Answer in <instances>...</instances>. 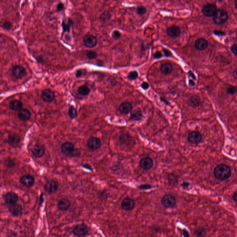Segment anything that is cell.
<instances>
[{
  "mask_svg": "<svg viewBox=\"0 0 237 237\" xmlns=\"http://www.w3.org/2000/svg\"><path fill=\"white\" fill-rule=\"evenodd\" d=\"M214 177L217 179L224 181L228 179L232 174L230 167L225 164H220L217 165L213 171Z\"/></svg>",
  "mask_w": 237,
  "mask_h": 237,
  "instance_id": "1",
  "label": "cell"
},
{
  "mask_svg": "<svg viewBox=\"0 0 237 237\" xmlns=\"http://www.w3.org/2000/svg\"><path fill=\"white\" fill-rule=\"evenodd\" d=\"M228 19L227 12L224 9H219L213 17L214 23L217 25H223L227 21Z\"/></svg>",
  "mask_w": 237,
  "mask_h": 237,
  "instance_id": "2",
  "label": "cell"
},
{
  "mask_svg": "<svg viewBox=\"0 0 237 237\" xmlns=\"http://www.w3.org/2000/svg\"><path fill=\"white\" fill-rule=\"evenodd\" d=\"M217 11L216 4L209 3L205 5L202 8V12L204 16L207 17H213Z\"/></svg>",
  "mask_w": 237,
  "mask_h": 237,
  "instance_id": "3",
  "label": "cell"
},
{
  "mask_svg": "<svg viewBox=\"0 0 237 237\" xmlns=\"http://www.w3.org/2000/svg\"><path fill=\"white\" fill-rule=\"evenodd\" d=\"M58 183L56 180L51 179L47 182L44 185V189L49 194L55 193L58 190Z\"/></svg>",
  "mask_w": 237,
  "mask_h": 237,
  "instance_id": "4",
  "label": "cell"
},
{
  "mask_svg": "<svg viewBox=\"0 0 237 237\" xmlns=\"http://www.w3.org/2000/svg\"><path fill=\"white\" fill-rule=\"evenodd\" d=\"M161 203L164 207L170 208L175 206L176 203V198L173 195L167 194L162 198Z\"/></svg>",
  "mask_w": 237,
  "mask_h": 237,
  "instance_id": "5",
  "label": "cell"
},
{
  "mask_svg": "<svg viewBox=\"0 0 237 237\" xmlns=\"http://www.w3.org/2000/svg\"><path fill=\"white\" fill-rule=\"evenodd\" d=\"M72 232L74 235L78 237L84 236L88 233V228L85 225L80 224L74 226L72 230Z\"/></svg>",
  "mask_w": 237,
  "mask_h": 237,
  "instance_id": "6",
  "label": "cell"
},
{
  "mask_svg": "<svg viewBox=\"0 0 237 237\" xmlns=\"http://www.w3.org/2000/svg\"><path fill=\"white\" fill-rule=\"evenodd\" d=\"M83 42L84 46L89 48L95 47L97 44V40L96 37L91 34H87L83 38Z\"/></svg>",
  "mask_w": 237,
  "mask_h": 237,
  "instance_id": "7",
  "label": "cell"
},
{
  "mask_svg": "<svg viewBox=\"0 0 237 237\" xmlns=\"http://www.w3.org/2000/svg\"><path fill=\"white\" fill-rule=\"evenodd\" d=\"M61 149L62 152L64 155L72 157V155H73L76 149L75 148L74 144L72 143L67 142L64 143L62 145Z\"/></svg>",
  "mask_w": 237,
  "mask_h": 237,
  "instance_id": "8",
  "label": "cell"
},
{
  "mask_svg": "<svg viewBox=\"0 0 237 237\" xmlns=\"http://www.w3.org/2000/svg\"><path fill=\"white\" fill-rule=\"evenodd\" d=\"M101 144L102 143L100 139L98 138L94 137L90 138L88 139L87 142L88 148L92 151H96L99 149L101 147Z\"/></svg>",
  "mask_w": 237,
  "mask_h": 237,
  "instance_id": "9",
  "label": "cell"
},
{
  "mask_svg": "<svg viewBox=\"0 0 237 237\" xmlns=\"http://www.w3.org/2000/svg\"><path fill=\"white\" fill-rule=\"evenodd\" d=\"M3 198L5 203L9 205L16 203L19 199L18 195L14 192H8L4 196Z\"/></svg>",
  "mask_w": 237,
  "mask_h": 237,
  "instance_id": "10",
  "label": "cell"
},
{
  "mask_svg": "<svg viewBox=\"0 0 237 237\" xmlns=\"http://www.w3.org/2000/svg\"><path fill=\"white\" fill-rule=\"evenodd\" d=\"M20 182L22 184L27 188H30L34 185L35 183L34 178L31 175H24L21 177Z\"/></svg>",
  "mask_w": 237,
  "mask_h": 237,
  "instance_id": "11",
  "label": "cell"
},
{
  "mask_svg": "<svg viewBox=\"0 0 237 237\" xmlns=\"http://www.w3.org/2000/svg\"><path fill=\"white\" fill-rule=\"evenodd\" d=\"M41 97L44 102H50L54 99V93L50 89H46L42 92Z\"/></svg>",
  "mask_w": 237,
  "mask_h": 237,
  "instance_id": "12",
  "label": "cell"
},
{
  "mask_svg": "<svg viewBox=\"0 0 237 237\" xmlns=\"http://www.w3.org/2000/svg\"><path fill=\"white\" fill-rule=\"evenodd\" d=\"M22 206L19 204H13L9 207V212L14 217L21 216L22 213Z\"/></svg>",
  "mask_w": 237,
  "mask_h": 237,
  "instance_id": "13",
  "label": "cell"
},
{
  "mask_svg": "<svg viewBox=\"0 0 237 237\" xmlns=\"http://www.w3.org/2000/svg\"><path fill=\"white\" fill-rule=\"evenodd\" d=\"M202 136L201 133L198 131H193L191 132L188 136L189 142L194 144H197L201 142L202 140Z\"/></svg>",
  "mask_w": 237,
  "mask_h": 237,
  "instance_id": "14",
  "label": "cell"
},
{
  "mask_svg": "<svg viewBox=\"0 0 237 237\" xmlns=\"http://www.w3.org/2000/svg\"><path fill=\"white\" fill-rule=\"evenodd\" d=\"M135 202L132 199L129 198H125L122 202L121 206L125 210H131L135 207Z\"/></svg>",
  "mask_w": 237,
  "mask_h": 237,
  "instance_id": "15",
  "label": "cell"
},
{
  "mask_svg": "<svg viewBox=\"0 0 237 237\" xmlns=\"http://www.w3.org/2000/svg\"><path fill=\"white\" fill-rule=\"evenodd\" d=\"M32 154L37 158L42 157L45 153V149L42 145L36 144L33 147L32 151Z\"/></svg>",
  "mask_w": 237,
  "mask_h": 237,
  "instance_id": "16",
  "label": "cell"
},
{
  "mask_svg": "<svg viewBox=\"0 0 237 237\" xmlns=\"http://www.w3.org/2000/svg\"><path fill=\"white\" fill-rule=\"evenodd\" d=\"M140 167L144 170L151 169L153 165V160L151 157H145L140 160L139 163Z\"/></svg>",
  "mask_w": 237,
  "mask_h": 237,
  "instance_id": "17",
  "label": "cell"
},
{
  "mask_svg": "<svg viewBox=\"0 0 237 237\" xmlns=\"http://www.w3.org/2000/svg\"><path fill=\"white\" fill-rule=\"evenodd\" d=\"M13 74L16 78L20 79L26 75V71L23 67L19 65L15 66L13 68Z\"/></svg>",
  "mask_w": 237,
  "mask_h": 237,
  "instance_id": "18",
  "label": "cell"
},
{
  "mask_svg": "<svg viewBox=\"0 0 237 237\" xmlns=\"http://www.w3.org/2000/svg\"><path fill=\"white\" fill-rule=\"evenodd\" d=\"M20 142V138L16 133H13L8 136V143L13 147H17Z\"/></svg>",
  "mask_w": 237,
  "mask_h": 237,
  "instance_id": "19",
  "label": "cell"
},
{
  "mask_svg": "<svg viewBox=\"0 0 237 237\" xmlns=\"http://www.w3.org/2000/svg\"><path fill=\"white\" fill-rule=\"evenodd\" d=\"M167 33L169 36L172 38H177L181 34V29L177 26H172L168 28Z\"/></svg>",
  "mask_w": 237,
  "mask_h": 237,
  "instance_id": "20",
  "label": "cell"
},
{
  "mask_svg": "<svg viewBox=\"0 0 237 237\" xmlns=\"http://www.w3.org/2000/svg\"><path fill=\"white\" fill-rule=\"evenodd\" d=\"M71 203L67 199H62L58 201L57 206L59 210L62 211H66L70 209Z\"/></svg>",
  "mask_w": 237,
  "mask_h": 237,
  "instance_id": "21",
  "label": "cell"
},
{
  "mask_svg": "<svg viewBox=\"0 0 237 237\" xmlns=\"http://www.w3.org/2000/svg\"><path fill=\"white\" fill-rule=\"evenodd\" d=\"M209 46L207 41L203 38H200L196 41L195 47L199 50H203L206 49Z\"/></svg>",
  "mask_w": 237,
  "mask_h": 237,
  "instance_id": "22",
  "label": "cell"
},
{
  "mask_svg": "<svg viewBox=\"0 0 237 237\" xmlns=\"http://www.w3.org/2000/svg\"><path fill=\"white\" fill-rule=\"evenodd\" d=\"M18 117L21 121H27L31 118V114L28 109H21L19 111Z\"/></svg>",
  "mask_w": 237,
  "mask_h": 237,
  "instance_id": "23",
  "label": "cell"
},
{
  "mask_svg": "<svg viewBox=\"0 0 237 237\" xmlns=\"http://www.w3.org/2000/svg\"><path fill=\"white\" fill-rule=\"evenodd\" d=\"M67 22V23H66L63 20L61 25L63 28V34L65 33H69L70 32V28L73 26V21L71 18H68Z\"/></svg>",
  "mask_w": 237,
  "mask_h": 237,
  "instance_id": "24",
  "label": "cell"
},
{
  "mask_svg": "<svg viewBox=\"0 0 237 237\" xmlns=\"http://www.w3.org/2000/svg\"><path fill=\"white\" fill-rule=\"evenodd\" d=\"M160 70L164 75H168L172 72L173 70V67L171 63H167L162 64V66H161Z\"/></svg>",
  "mask_w": 237,
  "mask_h": 237,
  "instance_id": "25",
  "label": "cell"
},
{
  "mask_svg": "<svg viewBox=\"0 0 237 237\" xmlns=\"http://www.w3.org/2000/svg\"><path fill=\"white\" fill-rule=\"evenodd\" d=\"M119 109L122 114L127 115L131 111L132 106L130 103L124 102L120 105Z\"/></svg>",
  "mask_w": 237,
  "mask_h": 237,
  "instance_id": "26",
  "label": "cell"
},
{
  "mask_svg": "<svg viewBox=\"0 0 237 237\" xmlns=\"http://www.w3.org/2000/svg\"><path fill=\"white\" fill-rule=\"evenodd\" d=\"M22 105L23 104L21 101L14 100L9 103V108L12 110L19 111L21 109Z\"/></svg>",
  "mask_w": 237,
  "mask_h": 237,
  "instance_id": "27",
  "label": "cell"
},
{
  "mask_svg": "<svg viewBox=\"0 0 237 237\" xmlns=\"http://www.w3.org/2000/svg\"><path fill=\"white\" fill-rule=\"evenodd\" d=\"M142 117V114L140 110H134L131 112V118L132 120L138 121L141 119Z\"/></svg>",
  "mask_w": 237,
  "mask_h": 237,
  "instance_id": "28",
  "label": "cell"
},
{
  "mask_svg": "<svg viewBox=\"0 0 237 237\" xmlns=\"http://www.w3.org/2000/svg\"><path fill=\"white\" fill-rule=\"evenodd\" d=\"M189 104L190 106L192 107H197L200 104V99L197 96H192L190 99L189 101Z\"/></svg>",
  "mask_w": 237,
  "mask_h": 237,
  "instance_id": "29",
  "label": "cell"
},
{
  "mask_svg": "<svg viewBox=\"0 0 237 237\" xmlns=\"http://www.w3.org/2000/svg\"><path fill=\"white\" fill-rule=\"evenodd\" d=\"M111 17V15L109 11H105L101 14L100 16V21L101 22H106L110 19Z\"/></svg>",
  "mask_w": 237,
  "mask_h": 237,
  "instance_id": "30",
  "label": "cell"
},
{
  "mask_svg": "<svg viewBox=\"0 0 237 237\" xmlns=\"http://www.w3.org/2000/svg\"><path fill=\"white\" fill-rule=\"evenodd\" d=\"M90 92V89L86 85H83L79 87L78 89V93L82 96H87Z\"/></svg>",
  "mask_w": 237,
  "mask_h": 237,
  "instance_id": "31",
  "label": "cell"
},
{
  "mask_svg": "<svg viewBox=\"0 0 237 237\" xmlns=\"http://www.w3.org/2000/svg\"><path fill=\"white\" fill-rule=\"evenodd\" d=\"M68 114L71 118H75L77 116V111L73 106H70V107Z\"/></svg>",
  "mask_w": 237,
  "mask_h": 237,
  "instance_id": "32",
  "label": "cell"
},
{
  "mask_svg": "<svg viewBox=\"0 0 237 237\" xmlns=\"http://www.w3.org/2000/svg\"><path fill=\"white\" fill-rule=\"evenodd\" d=\"M146 12H147V9L144 6H138L136 9L137 13L139 15H144Z\"/></svg>",
  "mask_w": 237,
  "mask_h": 237,
  "instance_id": "33",
  "label": "cell"
},
{
  "mask_svg": "<svg viewBox=\"0 0 237 237\" xmlns=\"http://www.w3.org/2000/svg\"><path fill=\"white\" fill-rule=\"evenodd\" d=\"M169 183L171 184H175L177 183V178L174 174H170L168 177Z\"/></svg>",
  "mask_w": 237,
  "mask_h": 237,
  "instance_id": "34",
  "label": "cell"
},
{
  "mask_svg": "<svg viewBox=\"0 0 237 237\" xmlns=\"http://www.w3.org/2000/svg\"><path fill=\"white\" fill-rule=\"evenodd\" d=\"M5 164L6 166L9 168H11V167H14L15 165V162L14 159H12V158H8V159L6 160L5 162Z\"/></svg>",
  "mask_w": 237,
  "mask_h": 237,
  "instance_id": "35",
  "label": "cell"
},
{
  "mask_svg": "<svg viewBox=\"0 0 237 237\" xmlns=\"http://www.w3.org/2000/svg\"><path fill=\"white\" fill-rule=\"evenodd\" d=\"M138 76V74L137 72L136 71H132L130 72L128 76V77L130 80H135L137 78Z\"/></svg>",
  "mask_w": 237,
  "mask_h": 237,
  "instance_id": "36",
  "label": "cell"
},
{
  "mask_svg": "<svg viewBox=\"0 0 237 237\" xmlns=\"http://www.w3.org/2000/svg\"><path fill=\"white\" fill-rule=\"evenodd\" d=\"M87 56L89 59H94L97 56V54L94 51H89L87 52Z\"/></svg>",
  "mask_w": 237,
  "mask_h": 237,
  "instance_id": "37",
  "label": "cell"
},
{
  "mask_svg": "<svg viewBox=\"0 0 237 237\" xmlns=\"http://www.w3.org/2000/svg\"><path fill=\"white\" fill-rule=\"evenodd\" d=\"M2 28L5 30H10L12 27V24L9 21H6L3 23L2 25Z\"/></svg>",
  "mask_w": 237,
  "mask_h": 237,
  "instance_id": "38",
  "label": "cell"
},
{
  "mask_svg": "<svg viewBox=\"0 0 237 237\" xmlns=\"http://www.w3.org/2000/svg\"><path fill=\"white\" fill-rule=\"evenodd\" d=\"M121 36H122L121 33L119 31H117V30H115L112 33V36L114 39H120L121 37Z\"/></svg>",
  "mask_w": 237,
  "mask_h": 237,
  "instance_id": "39",
  "label": "cell"
},
{
  "mask_svg": "<svg viewBox=\"0 0 237 237\" xmlns=\"http://www.w3.org/2000/svg\"><path fill=\"white\" fill-rule=\"evenodd\" d=\"M237 89L235 87H231L228 88L227 90V93L229 94H233L236 92Z\"/></svg>",
  "mask_w": 237,
  "mask_h": 237,
  "instance_id": "40",
  "label": "cell"
},
{
  "mask_svg": "<svg viewBox=\"0 0 237 237\" xmlns=\"http://www.w3.org/2000/svg\"><path fill=\"white\" fill-rule=\"evenodd\" d=\"M213 34L218 36H224L226 35L225 33L219 30H214L213 31Z\"/></svg>",
  "mask_w": 237,
  "mask_h": 237,
  "instance_id": "41",
  "label": "cell"
},
{
  "mask_svg": "<svg viewBox=\"0 0 237 237\" xmlns=\"http://www.w3.org/2000/svg\"><path fill=\"white\" fill-rule=\"evenodd\" d=\"M64 4L63 3H59L57 6V10L58 12H60L62 10H63L64 8Z\"/></svg>",
  "mask_w": 237,
  "mask_h": 237,
  "instance_id": "42",
  "label": "cell"
},
{
  "mask_svg": "<svg viewBox=\"0 0 237 237\" xmlns=\"http://www.w3.org/2000/svg\"><path fill=\"white\" fill-rule=\"evenodd\" d=\"M139 189L141 190H146V189H149L151 188V185L149 184H143L141 185L140 186L138 187Z\"/></svg>",
  "mask_w": 237,
  "mask_h": 237,
  "instance_id": "43",
  "label": "cell"
},
{
  "mask_svg": "<svg viewBox=\"0 0 237 237\" xmlns=\"http://www.w3.org/2000/svg\"><path fill=\"white\" fill-rule=\"evenodd\" d=\"M231 51H232V53H233L234 55H237V44H233V45H232V46L231 48Z\"/></svg>",
  "mask_w": 237,
  "mask_h": 237,
  "instance_id": "44",
  "label": "cell"
},
{
  "mask_svg": "<svg viewBox=\"0 0 237 237\" xmlns=\"http://www.w3.org/2000/svg\"><path fill=\"white\" fill-rule=\"evenodd\" d=\"M163 51L164 52V54L166 57H170L171 56V53L170 50L166 49H164Z\"/></svg>",
  "mask_w": 237,
  "mask_h": 237,
  "instance_id": "45",
  "label": "cell"
},
{
  "mask_svg": "<svg viewBox=\"0 0 237 237\" xmlns=\"http://www.w3.org/2000/svg\"><path fill=\"white\" fill-rule=\"evenodd\" d=\"M44 194L43 193H42L41 194V196H40V205L41 206L43 203L44 202Z\"/></svg>",
  "mask_w": 237,
  "mask_h": 237,
  "instance_id": "46",
  "label": "cell"
},
{
  "mask_svg": "<svg viewBox=\"0 0 237 237\" xmlns=\"http://www.w3.org/2000/svg\"><path fill=\"white\" fill-rule=\"evenodd\" d=\"M162 56V54L159 51H157L156 53H155V54H154V57L155 58H159Z\"/></svg>",
  "mask_w": 237,
  "mask_h": 237,
  "instance_id": "47",
  "label": "cell"
},
{
  "mask_svg": "<svg viewBox=\"0 0 237 237\" xmlns=\"http://www.w3.org/2000/svg\"><path fill=\"white\" fill-rule=\"evenodd\" d=\"M141 86L142 87L143 89H146L149 88V84H148L147 83L144 82L142 84Z\"/></svg>",
  "mask_w": 237,
  "mask_h": 237,
  "instance_id": "48",
  "label": "cell"
},
{
  "mask_svg": "<svg viewBox=\"0 0 237 237\" xmlns=\"http://www.w3.org/2000/svg\"><path fill=\"white\" fill-rule=\"evenodd\" d=\"M82 166L83 167H84V168H85V169H88V170H92L91 166H90L89 164H84V165H82Z\"/></svg>",
  "mask_w": 237,
  "mask_h": 237,
  "instance_id": "49",
  "label": "cell"
},
{
  "mask_svg": "<svg viewBox=\"0 0 237 237\" xmlns=\"http://www.w3.org/2000/svg\"><path fill=\"white\" fill-rule=\"evenodd\" d=\"M189 185H190V184L188 183H187V182H184V183L182 184V186H183L184 188H188V187H189Z\"/></svg>",
  "mask_w": 237,
  "mask_h": 237,
  "instance_id": "50",
  "label": "cell"
},
{
  "mask_svg": "<svg viewBox=\"0 0 237 237\" xmlns=\"http://www.w3.org/2000/svg\"><path fill=\"white\" fill-rule=\"evenodd\" d=\"M232 199H233V200H234L235 202L237 203V192H235V193L233 194V196H232Z\"/></svg>",
  "mask_w": 237,
  "mask_h": 237,
  "instance_id": "51",
  "label": "cell"
},
{
  "mask_svg": "<svg viewBox=\"0 0 237 237\" xmlns=\"http://www.w3.org/2000/svg\"><path fill=\"white\" fill-rule=\"evenodd\" d=\"M189 74L190 75V76H191L193 79H195L196 80V77L195 76V74L194 73H193L191 71H190L189 72Z\"/></svg>",
  "mask_w": 237,
  "mask_h": 237,
  "instance_id": "52",
  "label": "cell"
},
{
  "mask_svg": "<svg viewBox=\"0 0 237 237\" xmlns=\"http://www.w3.org/2000/svg\"><path fill=\"white\" fill-rule=\"evenodd\" d=\"M183 235L184 236H189L190 235H189V232H188L187 231V230H186L185 229H184L183 230Z\"/></svg>",
  "mask_w": 237,
  "mask_h": 237,
  "instance_id": "53",
  "label": "cell"
},
{
  "mask_svg": "<svg viewBox=\"0 0 237 237\" xmlns=\"http://www.w3.org/2000/svg\"><path fill=\"white\" fill-rule=\"evenodd\" d=\"M233 76L234 78L237 79V69L233 71Z\"/></svg>",
  "mask_w": 237,
  "mask_h": 237,
  "instance_id": "54",
  "label": "cell"
},
{
  "mask_svg": "<svg viewBox=\"0 0 237 237\" xmlns=\"http://www.w3.org/2000/svg\"><path fill=\"white\" fill-rule=\"evenodd\" d=\"M189 83H190V85L191 86H194L195 85V82H194V81H193V80H190L189 81Z\"/></svg>",
  "mask_w": 237,
  "mask_h": 237,
  "instance_id": "55",
  "label": "cell"
},
{
  "mask_svg": "<svg viewBox=\"0 0 237 237\" xmlns=\"http://www.w3.org/2000/svg\"><path fill=\"white\" fill-rule=\"evenodd\" d=\"M65 39L67 41H70V36L69 35L67 34L65 36Z\"/></svg>",
  "mask_w": 237,
  "mask_h": 237,
  "instance_id": "56",
  "label": "cell"
},
{
  "mask_svg": "<svg viewBox=\"0 0 237 237\" xmlns=\"http://www.w3.org/2000/svg\"><path fill=\"white\" fill-rule=\"evenodd\" d=\"M235 6L236 8L237 9V0H235Z\"/></svg>",
  "mask_w": 237,
  "mask_h": 237,
  "instance_id": "57",
  "label": "cell"
},
{
  "mask_svg": "<svg viewBox=\"0 0 237 237\" xmlns=\"http://www.w3.org/2000/svg\"><path fill=\"white\" fill-rule=\"evenodd\" d=\"M219 2H222L223 1H224V0H219Z\"/></svg>",
  "mask_w": 237,
  "mask_h": 237,
  "instance_id": "58",
  "label": "cell"
}]
</instances>
